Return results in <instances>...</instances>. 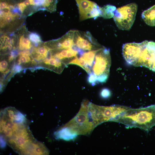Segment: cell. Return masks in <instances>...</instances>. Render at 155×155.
<instances>
[{"instance_id":"6da1fadb","label":"cell","mask_w":155,"mask_h":155,"mask_svg":"<svg viewBox=\"0 0 155 155\" xmlns=\"http://www.w3.org/2000/svg\"><path fill=\"white\" fill-rule=\"evenodd\" d=\"M127 128H138L147 132L155 126V104L137 108H130L115 121Z\"/></svg>"},{"instance_id":"7a4b0ae2","label":"cell","mask_w":155,"mask_h":155,"mask_svg":"<svg viewBox=\"0 0 155 155\" xmlns=\"http://www.w3.org/2000/svg\"><path fill=\"white\" fill-rule=\"evenodd\" d=\"M65 126L70 128L77 134L89 133L96 126L88 105V101L82 102L77 115Z\"/></svg>"},{"instance_id":"3957f363","label":"cell","mask_w":155,"mask_h":155,"mask_svg":"<svg viewBox=\"0 0 155 155\" xmlns=\"http://www.w3.org/2000/svg\"><path fill=\"white\" fill-rule=\"evenodd\" d=\"M111 63L109 49L101 48L95 55L92 70V73L97 77L98 83L105 82L107 80Z\"/></svg>"},{"instance_id":"277c9868","label":"cell","mask_w":155,"mask_h":155,"mask_svg":"<svg viewBox=\"0 0 155 155\" xmlns=\"http://www.w3.org/2000/svg\"><path fill=\"white\" fill-rule=\"evenodd\" d=\"M137 9V5L134 3L116 9L113 18L119 29L129 30L131 28L135 21Z\"/></svg>"},{"instance_id":"5b68a950","label":"cell","mask_w":155,"mask_h":155,"mask_svg":"<svg viewBox=\"0 0 155 155\" xmlns=\"http://www.w3.org/2000/svg\"><path fill=\"white\" fill-rule=\"evenodd\" d=\"M134 64L135 66H143L155 71V42L145 40Z\"/></svg>"},{"instance_id":"8992f818","label":"cell","mask_w":155,"mask_h":155,"mask_svg":"<svg viewBox=\"0 0 155 155\" xmlns=\"http://www.w3.org/2000/svg\"><path fill=\"white\" fill-rule=\"evenodd\" d=\"M130 107L120 105L110 106L96 105V111L100 124L105 122L113 121L123 114Z\"/></svg>"},{"instance_id":"52a82bcc","label":"cell","mask_w":155,"mask_h":155,"mask_svg":"<svg viewBox=\"0 0 155 155\" xmlns=\"http://www.w3.org/2000/svg\"><path fill=\"white\" fill-rule=\"evenodd\" d=\"M75 0L78 7L80 21L100 17L101 7L94 2L89 0Z\"/></svg>"},{"instance_id":"ba28073f","label":"cell","mask_w":155,"mask_h":155,"mask_svg":"<svg viewBox=\"0 0 155 155\" xmlns=\"http://www.w3.org/2000/svg\"><path fill=\"white\" fill-rule=\"evenodd\" d=\"M74 41L75 46L81 50L90 51L102 47L94 40L89 32L74 30Z\"/></svg>"},{"instance_id":"9c48e42d","label":"cell","mask_w":155,"mask_h":155,"mask_svg":"<svg viewBox=\"0 0 155 155\" xmlns=\"http://www.w3.org/2000/svg\"><path fill=\"white\" fill-rule=\"evenodd\" d=\"M74 32V30H71L61 38L46 42L44 44L50 50L66 49L72 48L75 46Z\"/></svg>"},{"instance_id":"30bf717a","label":"cell","mask_w":155,"mask_h":155,"mask_svg":"<svg viewBox=\"0 0 155 155\" xmlns=\"http://www.w3.org/2000/svg\"><path fill=\"white\" fill-rule=\"evenodd\" d=\"M67 66V65L58 59L49 55L47 57L38 63L37 67L45 68L60 74Z\"/></svg>"},{"instance_id":"8fae6325","label":"cell","mask_w":155,"mask_h":155,"mask_svg":"<svg viewBox=\"0 0 155 155\" xmlns=\"http://www.w3.org/2000/svg\"><path fill=\"white\" fill-rule=\"evenodd\" d=\"M23 69L37 67L38 62L34 59L29 50L20 51L16 58L15 63Z\"/></svg>"},{"instance_id":"7c38bea8","label":"cell","mask_w":155,"mask_h":155,"mask_svg":"<svg viewBox=\"0 0 155 155\" xmlns=\"http://www.w3.org/2000/svg\"><path fill=\"white\" fill-rule=\"evenodd\" d=\"M79 49L73 48V47L66 49L58 50H50L49 55L58 59L67 65L69 62L80 52Z\"/></svg>"},{"instance_id":"4fadbf2b","label":"cell","mask_w":155,"mask_h":155,"mask_svg":"<svg viewBox=\"0 0 155 155\" xmlns=\"http://www.w3.org/2000/svg\"><path fill=\"white\" fill-rule=\"evenodd\" d=\"M50 51V49L44 44L41 43L37 46L34 47L31 53L33 58L38 63L49 56Z\"/></svg>"},{"instance_id":"5bb4252c","label":"cell","mask_w":155,"mask_h":155,"mask_svg":"<svg viewBox=\"0 0 155 155\" xmlns=\"http://www.w3.org/2000/svg\"><path fill=\"white\" fill-rule=\"evenodd\" d=\"M2 55L1 57L0 62L1 84H3L14 64L9 61L6 54Z\"/></svg>"},{"instance_id":"9a60e30c","label":"cell","mask_w":155,"mask_h":155,"mask_svg":"<svg viewBox=\"0 0 155 155\" xmlns=\"http://www.w3.org/2000/svg\"><path fill=\"white\" fill-rule=\"evenodd\" d=\"M17 47V44L13 39L6 35H3L1 37L0 51L1 55L15 50Z\"/></svg>"},{"instance_id":"2e32d148","label":"cell","mask_w":155,"mask_h":155,"mask_svg":"<svg viewBox=\"0 0 155 155\" xmlns=\"http://www.w3.org/2000/svg\"><path fill=\"white\" fill-rule=\"evenodd\" d=\"M78 134L69 127L64 126L55 132V135L57 139H61L65 140L74 139Z\"/></svg>"},{"instance_id":"e0dca14e","label":"cell","mask_w":155,"mask_h":155,"mask_svg":"<svg viewBox=\"0 0 155 155\" xmlns=\"http://www.w3.org/2000/svg\"><path fill=\"white\" fill-rule=\"evenodd\" d=\"M142 17L146 24L150 26H155V5L143 11Z\"/></svg>"},{"instance_id":"ac0fdd59","label":"cell","mask_w":155,"mask_h":155,"mask_svg":"<svg viewBox=\"0 0 155 155\" xmlns=\"http://www.w3.org/2000/svg\"><path fill=\"white\" fill-rule=\"evenodd\" d=\"M101 48L82 53L80 57L84 61L86 66L91 69L93 64L95 55Z\"/></svg>"},{"instance_id":"d6986e66","label":"cell","mask_w":155,"mask_h":155,"mask_svg":"<svg viewBox=\"0 0 155 155\" xmlns=\"http://www.w3.org/2000/svg\"><path fill=\"white\" fill-rule=\"evenodd\" d=\"M32 44L30 39L24 35L20 36L18 43L17 47L20 51L30 50L32 47Z\"/></svg>"},{"instance_id":"ffe728a7","label":"cell","mask_w":155,"mask_h":155,"mask_svg":"<svg viewBox=\"0 0 155 155\" xmlns=\"http://www.w3.org/2000/svg\"><path fill=\"white\" fill-rule=\"evenodd\" d=\"M116 7L113 5H107L101 7L100 17L105 19H109L113 17Z\"/></svg>"},{"instance_id":"44dd1931","label":"cell","mask_w":155,"mask_h":155,"mask_svg":"<svg viewBox=\"0 0 155 155\" xmlns=\"http://www.w3.org/2000/svg\"><path fill=\"white\" fill-rule=\"evenodd\" d=\"M57 0H45L43 6L49 8V10L53 11L55 10Z\"/></svg>"},{"instance_id":"7402d4cb","label":"cell","mask_w":155,"mask_h":155,"mask_svg":"<svg viewBox=\"0 0 155 155\" xmlns=\"http://www.w3.org/2000/svg\"><path fill=\"white\" fill-rule=\"evenodd\" d=\"M28 37L32 42L38 44L41 43V41L40 38L37 34L32 33L29 34Z\"/></svg>"},{"instance_id":"603a6c76","label":"cell","mask_w":155,"mask_h":155,"mask_svg":"<svg viewBox=\"0 0 155 155\" xmlns=\"http://www.w3.org/2000/svg\"><path fill=\"white\" fill-rule=\"evenodd\" d=\"M88 80V82L93 86L98 83L97 77L92 73L89 74Z\"/></svg>"},{"instance_id":"cb8c5ba5","label":"cell","mask_w":155,"mask_h":155,"mask_svg":"<svg viewBox=\"0 0 155 155\" xmlns=\"http://www.w3.org/2000/svg\"><path fill=\"white\" fill-rule=\"evenodd\" d=\"M111 95L110 90L107 89H104L102 90L100 93L101 96L103 98H107Z\"/></svg>"},{"instance_id":"d4e9b609","label":"cell","mask_w":155,"mask_h":155,"mask_svg":"<svg viewBox=\"0 0 155 155\" xmlns=\"http://www.w3.org/2000/svg\"><path fill=\"white\" fill-rule=\"evenodd\" d=\"M18 8L21 13H23L27 6L25 4L24 1L19 3L18 4Z\"/></svg>"},{"instance_id":"484cf974","label":"cell","mask_w":155,"mask_h":155,"mask_svg":"<svg viewBox=\"0 0 155 155\" xmlns=\"http://www.w3.org/2000/svg\"><path fill=\"white\" fill-rule=\"evenodd\" d=\"M6 142L3 136H0V147L1 148H4L6 146Z\"/></svg>"},{"instance_id":"4316f807","label":"cell","mask_w":155,"mask_h":155,"mask_svg":"<svg viewBox=\"0 0 155 155\" xmlns=\"http://www.w3.org/2000/svg\"><path fill=\"white\" fill-rule=\"evenodd\" d=\"M30 5H35L34 0H28Z\"/></svg>"}]
</instances>
